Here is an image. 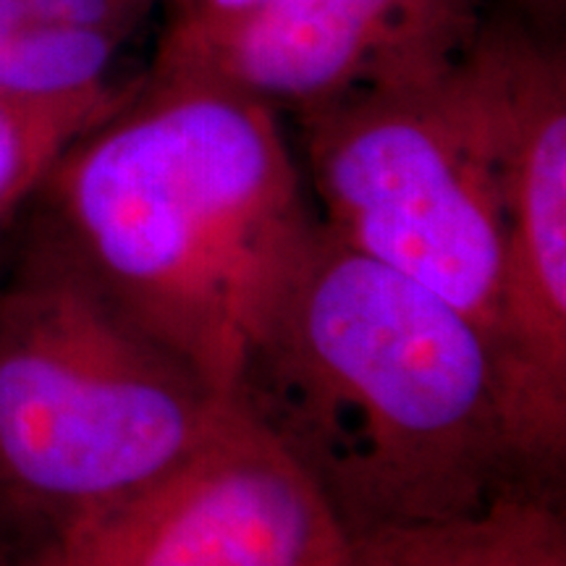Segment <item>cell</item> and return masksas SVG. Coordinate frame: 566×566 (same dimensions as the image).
Here are the masks:
<instances>
[{
	"mask_svg": "<svg viewBox=\"0 0 566 566\" xmlns=\"http://www.w3.org/2000/svg\"><path fill=\"white\" fill-rule=\"evenodd\" d=\"M137 3H142V6H150V3H153V0H137Z\"/></svg>",
	"mask_w": 566,
	"mask_h": 566,
	"instance_id": "13",
	"label": "cell"
},
{
	"mask_svg": "<svg viewBox=\"0 0 566 566\" xmlns=\"http://www.w3.org/2000/svg\"><path fill=\"white\" fill-rule=\"evenodd\" d=\"M24 24L27 19L19 0H0V48H3V42Z\"/></svg>",
	"mask_w": 566,
	"mask_h": 566,
	"instance_id": "12",
	"label": "cell"
},
{
	"mask_svg": "<svg viewBox=\"0 0 566 566\" xmlns=\"http://www.w3.org/2000/svg\"><path fill=\"white\" fill-rule=\"evenodd\" d=\"M260 0H179L176 13L184 17H229V13L244 11Z\"/></svg>",
	"mask_w": 566,
	"mask_h": 566,
	"instance_id": "11",
	"label": "cell"
},
{
	"mask_svg": "<svg viewBox=\"0 0 566 566\" xmlns=\"http://www.w3.org/2000/svg\"><path fill=\"white\" fill-rule=\"evenodd\" d=\"M300 124L325 233L454 304L493 346L504 212L467 53L436 80L352 92Z\"/></svg>",
	"mask_w": 566,
	"mask_h": 566,
	"instance_id": "4",
	"label": "cell"
},
{
	"mask_svg": "<svg viewBox=\"0 0 566 566\" xmlns=\"http://www.w3.org/2000/svg\"><path fill=\"white\" fill-rule=\"evenodd\" d=\"M349 537L231 405L192 457L3 566H336Z\"/></svg>",
	"mask_w": 566,
	"mask_h": 566,
	"instance_id": "6",
	"label": "cell"
},
{
	"mask_svg": "<svg viewBox=\"0 0 566 566\" xmlns=\"http://www.w3.org/2000/svg\"><path fill=\"white\" fill-rule=\"evenodd\" d=\"M229 415L32 229L0 292V566L171 472Z\"/></svg>",
	"mask_w": 566,
	"mask_h": 566,
	"instance_id": "3",
	"label": "cell"
},
{
	"mask_svg": "<svg viewBox=\"0 0 566 566\" xmlns=\"http://www.w3.org/2000/svg\"><path fill=\"white\" fill-rule=\"evenodd\" d=\"M137 82L111 80L63 97L0 95V233L30 205L59 155L122 108Z\"/></svg>",
	"mask_w": 566,
	"mask_h": 566,
	"instance_id": "9",
	"label": "cell"
},
{
	"mask_svg": "<svg viewBox=\"0 0 566 566\" xmlns=\"http://www.w3.org/2000/svg\"><path fill=\"white\" fill-rule=\"evenodd\" d=\"M30 202L32 229L226 399L321 237L279 111L187 76H139Z\"/></svg>",
	"mask_w": 566,
	"mask_h": 566,
	"instance_id": "2",
	"label": "cell"
},
{
	"mask_svg": "<svg viewBox=\"0 0 566 566\" xmlns=\"http://www.w3.org/2000/svg\"><path fill=\"white\" fill-rule=\"evenodd\" d=\"M483 0H260L229 17L176 13L150 74L187 76L296 116L436 80L483 27Z\"/></svg>",
	"mask_w": 566,
	"mask_h": 566,
	"instance_id": "7",
	"label": "cell"
},
{
	"mask_svg": "<svg viewBox=\"0 0 566 566\" xmlns=\"http://www.w3.org/2000/svg\"><path fill=\"white\" fill-rule=\"evenodd\" d=\"M349 543L380 566H566L564 491L516 488L464 520Z\"/></svg>",
	"mask_w": 566,
	"mask_h": 566,
	"instance_id": "8",
	"label": "cell"
},
{
	"mask_svg": "<svg viewBox=\"0 0 566 566\" xmlns=\"http://www.w3.org/2000/svg\"><path fill=\"white\" fill-rule=\"evenodd\" d=\"M467 63L493 132L504 212L495 367L527 470L566 475V69L514 21L485 19Z\"/></svg>",
	"mask_w": 566,
	"mask_h": 566,
	"instance_id": "5",
	"label": "cell"
},
{
	"mask_svg": "<svg viewBox=\"0 0 566 566\" xmlns=\"http://www.w3.org/2000/svg\"><path fill=\"white\" fill-rule=\"evenodd\" d=\"M129 34L80 24H24L0 48V95L63 97L111 82Z\"/></svg>",
	"mask_w": 566,
	"mask_h": 566,
	"instance_id": "10",
	"label": "cell"
},
{
	"mask_svg": "<svg viewBox=\"0 0 566 566\" xmlns=\"http://www.w3.org/2000/svg\"><path fill=\"white\" fill-rule=\"evenodd\" d=\"M229 401L349 541L464 520L516 488H554L516 449L485 331L323 226Z\"/></svg>",
	"mask_w": 566,
	"mask_h": 566,
	"instance_id": "1",
	"label": "cell"
}]
</instances>
